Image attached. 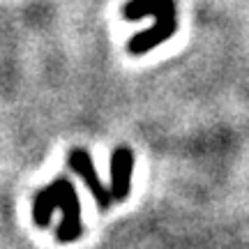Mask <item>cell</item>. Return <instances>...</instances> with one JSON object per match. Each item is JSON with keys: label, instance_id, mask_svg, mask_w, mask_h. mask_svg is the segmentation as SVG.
Listing matches in <instances>:
<instances>
[{"label": "cell", "instance_id": "277c9868", "mask_svg": "<svg viewBox=\"0 0 249 249\" xmlns=\"http://www.w3.org/2000/svg\"><path fill=\"white\" fill-rule=\"evenodd\" d=\"M111 196L113 201L120 203L132 192V176H134V152L127 145H118L111 155Z\"/></svg>", "mask_w": 249, "mask_h": 249}, {"label": "cell", "instance_id": "6da1fadb", "mask_svg": "<svg viewBox=\"0 0 249 249\" xmlns=\"http://www.w3.org/2000/svg\"><path fill=\"white\" fill-rule=\"evenodd\" d=\"M55 210L62 213V222L55 229L58 242H74L83 233L81 224V203L79 194L67 178H58L49 182L44 189H39L33 198V222L39 229H46Z\"/></svg>", "mask_w": 249, "mask_h": 249}, {"label": "cell", "instance_id": "7a4b0ae2", "mask_svg": "<svg viewBox=\"0 0 249 249\" xmlns=\"http://www.w3.org/2000/svg\"><path fill=\"white\" fill-rule=\"evenodd\" d=\"M123 17L127 21H139L143 17H152L155 23L148 30H141L129 39L127 51L132 55H141L152 51L155 46L169 42L176 28H178V17H176V0H129L123 5Z\"/></svg>", "mask_w": 249, "mask_h": 249}, {"label": "cell", "instance_id": "3957f363", "mask_svg": "<svg viewBox=\"0 0 249 249\" xmlns=\"http://www.w3.org/2000/svg\"><path fill=\"white\" fill-rule=\"evenodd\" d=\"M67 166L83 178L88 192L95 196V201H97V205L102 210H108L111 205L116 203L113 196H111V189H108L107 185H102L97 171H95V164H92V157H90V152L86 150V148H74V150L67 155Z\"/></svg>", "mask_w": 249, "mask_h": 249}]
</instances>
